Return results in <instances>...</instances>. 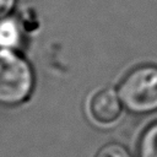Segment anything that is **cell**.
<instances>
[{"instance_id": "3", "label": "cell", "mask_w": 157, "mask_h": 157, "mask_svg": "<svg viewBox=\"0 0 157 157\" xmlns=\"http://www.w3.org/2000/svg\"><path fill=\"white\" fill-rule=\"evenodd\" d=\"M88 121L98 129H110L120 123L125 108L117 88L104 87L92 92L85 103Z\"/></svg>"}, {"instance_id": "4", "label": "cell", "mask_w": 157, "mask_h": 157, "mask_svg": "<svg viewBox=\"0 0 157 157\" xmlns=\"http://www.w3.org/2000/svg\"><path fill=\"white\" fill-rule=\"evenodd\" d=\"M27 34L18 16L12 13L0 18V49L22 52L26 45Z\"/></svg>"}, {"instance_id": "1", "label": "cell", "mask_w": 157, "mask_h": 157, "mask_svg": "<svg viewBox=\"0 0 157 157\" xmlns=\"http://www.w3.org/2000/svg\"><path fill=\"white\" fill-rule=\"evenodd\" d=\"M34 87L33 66L22 52L0 49V105L13 108L26 103Z\"/></svg>"}, {"instance_id": "2", "label": "cell", "mask_w": 157, "mask_h": 157, "mask_svg": "<svg viewBox=\"0 0 157 157\" xmlns=\"http://www.w3.org/2000/svg\"><path fill=\"white\" fill-rule=\"evenodd\" d=\"M118 94L125 112L148 115L157 112V66L140 65L132 69L118 85Z\"/></svg>"}, {"instance_id": "5", "label": "cell", "mask_w": 157, "mask_h": 157, "mask_svg": "<svg viewBox=\"0 0 157 157\" xmlns=\"http://www.w3.org/2000/svg\"><path fill=\"white\" fill-rule=\"evenodd\" d=\"M137 157H157V121L150 124L140 135Z\"/></svg>"}, {"instance_id": "7", "label": "cell", "mask_w": 157, "mask_h": 157, "mask_svg": "<svg viewBox=\"0 0 157 157\" xmlns=\"http://www.w3.org/2000/svg\"><path fill=\"white\" fill-rule=\"evenodd\" d=\"M17 0H0V18L13 13Z\"/></svg>"}, {"instance_id": "6", "label": "cell", "mask_w": 157, "mask_h": 157, "mask_svg": "<svg viewBox=\"0 0 157 157\" xmlns=\"http://www.w3.org/2000/svg\"><path fill=\"white\" fill-rule=\"evenodd\" d=\"M94 157H134V155L124 145L118 142H109L102 146Z\"/></svg>"}]
</instances>
